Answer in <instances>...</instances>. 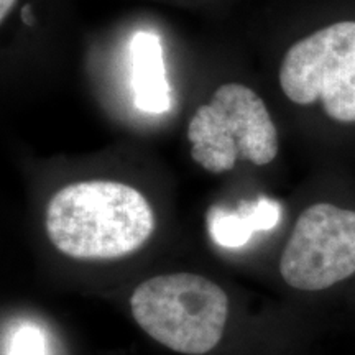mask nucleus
Instances as JSON below:
<instances>
[{
	"label": "nucleus",
	"mask_w": 355,
	"mask_h": 355,
	"mask_svg": "<svg viewBox=\"0 0 355 355\" xmlns=\"http://www.w3.org/2000/svg\"><path fill=\"white\" fill-rule=\"evenodd\" d=\"M2 355H48L46 334L33 322H19L3 332Z\"/></svg>",
	"instance_id": "obj_8"
},
{
	"label": "nucleus",
	"mask_w": 355,
	"mask_h": 355,
	"mask_svg": "<svg viewBox=\"0 0 355 355\" xmlns=\"http://www.w3.org/2000/svg\"><path fill=\"white\" fill-rule=\"evenodd\" d=\"M130 50L137 109L148 114L166 112L171 105V97L162 42L157 35L139 32L132 40Z\"/></svg>",
	"instance_id": "obj_7"
},
{
	"label": "nucleus",
	"mask_w": 355,
	"mask_h": 355,
	"mask_svg": "<svg viewBox=\"0 0 355 355\" xmlns=\"http://www.w3.org/2000/svg\"><path fill=\"white\" fill-rule=\"evenodd\" d=\"M282 216L279 202L268 198L242 201L237 209L212 206L206 216L211 239L219 247L241 248L261 230H270Z\"/></svg>",
	"instance_id": "obj_6"
},
{
	"label": "nucleus",
	"mask_w": 355,
	"mask_h": 355,
	"mask_svg": "<svg viewBox=\"0 0 355 355\" xmlns=\"http://www.w3.org/2000/svg\"><path fill=\"white\" fill-rule=\"evenodd\" d=\"M21 19L26 25H33L35 24V17H33V12H32V6H25L21 8Z\"/></svg>",
	"instance_id": "obj_10"
},
{
	"label": "nucleus",
	"mask_w": 355,
	"mask_h": 355,
	"mask_svg": "<svg viewBox=\"0 0 355 355\" xmlns=\"http://www.w3.org/2000/svg\"><path fill=\"white\" fill-rule=\"evenodd\" d=\"M278 79L295 104L321 101L332 121L355 123V21H337L296 42L283 56Z\"/></svg>",
	"instance_id": "obj_4"
},
{
	"label": "nucleus",
	"mask_w": 355,
	"mask_h": 355,
	"mask_svg": "<svg viewBox=\"0 0 355 355\" xmlns=\"http://www.w3.org/2000/svg\"><path fill=\"white\" fill-rule=\"evenodd\" d=\"M130 308L137 324L157 343L180 354L202 355L220 343L229 298L201 275H159L135 288Z\"/></svg>",
	"instance_id": "obj_2"
},
{
	"label": "nucleus",
	"mask_w": 355,
	"mask_h": 355,
	"mask_svg": "<svg viewBox=\"0 0 355 355\" xmlns=\"http://www.w3.org/2000/svg\"><path fill=\"white\" fill-rule=\"evenodd\" d=\"M17 0H0V21H6L7 17L10 15Z\"/></svg>",
	"instance_id": "obj_9"
},
{
	"label": "nucleus",
	"mask_w": 355,
	"mask_h": 355,
	"mask_svg": "<svg viewBox=\"0 0 355 355\" xmlns=\"http://www.w3.org/2000/svg\"><path fill=\"white\" fill-rule=\"evenodd\" d=\"M155 214L140 191L117 181H83L60 189L46 207V232L61 254L110 260L144 247Z\"/></svg>",
	"instance_id": "obj_1"
},
{
	"label": "nucleus",
	"mask_w": 355,
	"mask_h": 355,
	"mask_svg": "<svg viewBox=\"0 0 355 355\" xmlns=\"http://www.w3.org/2000/svg\"><path fill=\"white\" fill-rule=\"evenodd\" d=\"M188 140L191 157L211 173L230 171L237 159L263 166L278 155V132L263 99L237 83L222 84L194 112Z\"/></svg>",
	"instance_id": "obj_3"
},
{
	"label": "nucleus",
	"mask_w": 355,
	"mask_h": 355,
	"mask_svg": "<svg viewBox=\"0 0 355 355\" xmlns=\"http://www.w3.org/2000/svg\"><path fill=\"white\" fill-rule=\"evenodd\" d=\"M279 273L291 288L319 291L355 273V211L319 202L301 212Z\"/></svg>",
	"instance_id": "obj_5"
}]
</instances>
